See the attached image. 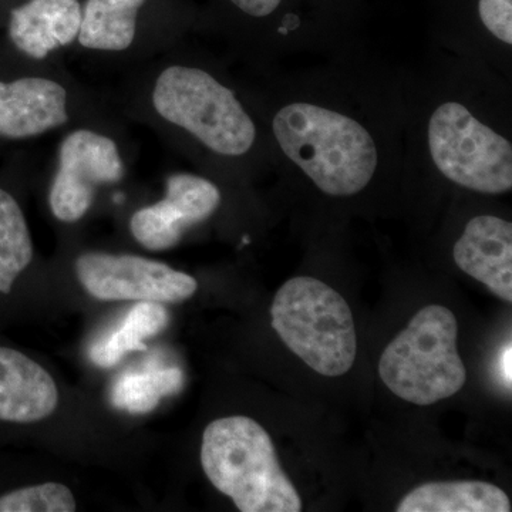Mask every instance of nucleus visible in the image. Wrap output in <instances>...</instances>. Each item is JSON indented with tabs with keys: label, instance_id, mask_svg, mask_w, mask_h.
Instances as JSON below:
<instances>
[{
	"label": "nucleus",
	"instance_id": "obj_1",
	"mask_svg": "<svg viewBox=\"0 0 512 512\" xmlns=\"http://www.w3.org/2000/svg\"><path fill=\"white\" fill-rule=\"evenodd\" d=\"M286 157L330 197L365 190L379 164L375 140L362 124L318 104L282 107L272 123Z\"/></svg>",
	"mask_w": 512,
	"mask_h": 512
},
{
	"label": "nucleus",
	"instance_id": "obj_2",
	"mask_svg": "<svg viewBox=\"0 0 512 512\" xmlns=\"http://www.w3.org/2000/svg\"><path fill=\"white\" fill-rule=\"evenodd\" d=\"M201 466L242 512H299L302 500L279 464L274 443L247 416L222 417L202 436Z\"/></svg>",
	"mask_w": 512,
	"mask_h": 512
},
{
	"label": "nucleus",
	"instance_id": "obj_3",
	"mask_svg": "<svg viewBox=\"0 0 512 512\" xmlns=\"http://www.w3.org/2000/svg\"><path fill=\"white\" fill-rule=\"evenodd\" d=\"M272 328L319 375L338 377L355 365L357 335L348 302L325 282L289 279L271 306Z\"/></svg>",
	"mask_w": 512,
	"mask_h": 512
},
{
	"label": "nucleus",
	"instance_id": "obj_4",
	"mask_svg": "<svg viewBox=\"0 0 512 512\" xmlns=\"http://www.w3.org/2000/svg\"><path fill=\"white\" fill-rule=\"evenodd\" d=\"M457 340L454 313L444 306H426L384 349L380 379L390 392L417 406L454 396L467 379Z\"/></svg>",
	"mask_w": 512,
	"mask_h": 512
},
{
	"label": "nucleus",
	"instance_id": "obj_5",
	"mask_svg": "<svg viewBox=\"0 0 512 512\" xmlns=\"http://www.w3.org/2000/svg\"><path fill=\"white\" fill-rule=\"evenodd\" d=\"M153 106L161 119L221 156H244L254 146V121L234 92L205 70L167 67L154 86Z\"/></svg>",
	"mask_w": 512,
	"mask_h": 512
},
{
	"label": "nucleus",
	"instance_id": "obj_6",
	"mask_svg": "<svg viewBox=\"0 0 512 512\" xmlns=\"http://www.w3.org/2000/svg\"><path fill=\"white\" fill-rule=\"evenodd\" d=\"M430 156L440 173L467 190L504 194L512 188V147L471 114L463 104L448 101L431 114Z\"/></svg>",
	"mask_w": 512,
	"mask_h": 512
},
{
	"label": "nucleus",
	"instance_id": "obj_7",
	"mask_svg": "<svg viewBox=\"0 0 512 512\" xmlns=\"http://www.w3.org/2000/svg\"><path fill=\"white\" fill-rule=\"evenodd\" d=\"M76 274L83 288L99 301L180 303L198 289L192 276L130 254L86 252L77 258Z\"/></svg>",
	"mask_w": 512,
	"mask_h": 512
},
{
	"label": "nucleus",
	"instance_id": "obj_8",
	"mask_svg": "<svg viewBox=\"0 0 512 512\" xmlns=\"http://www.w3.org/2000/svg\"><path fill=\"white\" fill-rule=\"evenodd\" d=\"M123 175L119 147L110 137L87 128L73 131L60 146L50 210L62 222L82 220L92 207L97 188L119 183Z\"/></svg>",
	"mask_w": 512,
	"mask_h": 512
},
{
	"label": "nucleus",
	"instance_id": "obj_9",
	"mask_svg": "<svg viewBox=\"0 0 512 512\" xmlns=\"http://www.w3.org/2000/svg\"><path fill=\"white\" fill-rule=\"evenodd\" d=\"M458 268L487 286L501 301L512 302V224L480 215L468 221L453 249Z\"/></svg>",
	"mask_w": 512,
	"mask_h": 512
},
{
	"label": "nucleus",
	"instance_id": "obj_10",
	"mask_svg": "<svg viewBox=\"0 0 512 512\" xmlns=\"http://www.w3.org/2000/svg\"><path fill=\"white\" fill-rule=\"evenodd\" d=\"M69 120L67 92L45 77H23L0 82V137L10 140L36 137Z\"/></svg>",
	"mask_w": 512,
	"mask_h": 512
},
{
	"label": "nucleus",
	"instance_id": "obj_11",
	"mask_svg": "<svg viewBox=\"0 0 512 512\" xmlns=\"http://www.w3.org/2000/svg\"><path fill=\"white\" fill-rule=\"evenodd\" d=\"M57 404L59 390L45 367L0 346V421L36 423L52 416Z\"/></svg>",
	"mask_w": 512,
	"mask_h": 512
},
{
	"label": "nucleus",
	"instance_id": "obj_12",
	"mask_svg": "<svg viewBox=\"0 0 512 512\" xmlns=\"http://www.w3.org/2000/svg\"><path fill=\"white\" fill-rule=\"evenodd\" d=\"M80 25L79 0H29L10 13L9 36L20 52L42 60L77 40Z\"/></svg>",
	"mask_w": 512,
	"mask_h": 512
},
{
	"label": "nucleus",
	"instance_id": "obj_13",
	"mask_svg": "<svg viewBox=\"0 0 512 512\" xmlns=\"http://www.w3.org/2000/svg\"><path fill=\"white\" fill-rule=\"evenodd\" d=\"M397 512H510L511 501L484 481L426 483L404 495Z\"/></svg>",
	"mask_w": 512,
	"mask_h": 512
},
{
	"label": "nucleus",
	"instance_id": "obj_14",
	"mask_svg": "<svg viewBox=\"0 0 512 512\" xmlns=\"http://www.w3.org/2000/svg\"><path fill=\"white\" fill-rule=\"evenodd\" d=\"M146 0H87L82 10L80 45L100 52H123L133 45L137 18Z\"/></svg>",
	"mask_w": 512,
	"mask_h": 512
},
{
	"label": "nucleus",
	"instance_id": "obj_15",
	"mask_svg": "<svg viewBox=\"0 0 512 512\" xmlns=\"http://www.w3.org/2000/svg\"><path fill=\"white\" fill-rule=\"evenodd\" d=\"M167 325L168 313L163 303L138 302L127 312L119 328L93 343L90 359L103 369L116 366L127 353L146 350L144 340L163 332Z\"/></svg>",
	"mask_w": 512,
	"mask_h": 512
},
{
	"label": "nucleus",
	"instance_id": "obj_16",
	"mask_svg": "<svg viewBox=\"0 0 512 512\" xmlns=\"http://www.w3.org/2000/svg\"><path fill=\"white\" fill-rule=\"evenodd\" d=\"M184 375L178 367L150 362L141 370H127L114 380L110 400L114 407L130 414H147L161 399L181 392Z\"/></svg>",
	"mask_w": 512,
	"mask_h": 512
},
{
	"label": "nucleus",
	"instance_id": "obj_17",
	"mask_svg": "<svg viewBox=\"0 0 512 512\" xmlns=\"http://www.w3.org/2000/svg\"><path fill=\"white\" fill-rule=\"evenodd\" d=\"M33 259L28 222L18 201L0 188V293H9Z\"/></svg>",
	"mask_w": 512,
	"mask_h": 512
},
{
	"label": "nucleus",
	"instance_id": "obj_18",
	"mask_svg": "<svg viewBox=\"0 0 512 512\" xmlns=\"http://www.w3.org/2000/svg\"><path fill=\"white\" fill-rule=\"evenodd\" d=\"M165 201L180 212L188 228L207 221L221 204V192L207 178L192 174L168 177Z\"/></svg>",
	"mask_w": 512,
	"mask_h": 512
},
{
	"label": "nucleus",
	"instance_id": "obj_19",
	"mask_svg": "<svg viewBox=\"0 0 512 512\" xmlns=\"http://www.w3.org/2000/svg\"><path fill=\"white\" fill-rule=\"evenodd\" d=\"M130 229L141 247L158 252L174 248L190 228L180 212L161 200L138 210L131 217Z\"/></svg>",
	"mask_w": 512,
	"mask_h": 512
},
{
	"label": "nucleus",
	"instance_id": "obj_20",
	"mask_svg": "<svg viewBox=\"0 0 512 512\" xmlns=\"http://www.w3.org/2000/svg\"><path fill=\"white\" fill-rule=\"evenodd\" d=\"M76 500L69 488L60 483H45L20 488L0 495V512H73Z\"/></svg>",
	"mask_w": 512,
	"mask_h": 512
},
{
	"label": "nucleus",
	"instance_id": "obj_21",
	"mask_svg": "<svg viewBox=\"0 0 512 512\" xmlns=\"http://www.w3.org/2000/svg\"><path fill=\"white\" fill-rule=\"evenodd\" d=\"M481 22L491 35L512 45V0H480L478 3Z\"/></svg>",
	"mask_w": 512,
	"mask_h": 512
},
{
	"label": "nucleus",
	"instance_id": "obj_22",
	"mask_svg": "<svg viewBox=\"0 0 512 512\" xmlns=\"http://www.w3.org/2000/svg\"><path fill=\"white\" fill-rule=\"evenodd\" d=\"M238 9L254 18H265L275 12L282 0H231Z\"/></svg>",
	"mask_w": 512,
	"mask_h": 512
}]
</instances>
